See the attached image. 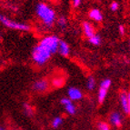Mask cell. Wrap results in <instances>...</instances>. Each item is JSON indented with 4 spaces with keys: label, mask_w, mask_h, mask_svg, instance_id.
I'll return each mask as SVG.
<instances>
[{
    "label": "cell",
    "mask_w": 130,
    "mask_h": 130,
    "mask_svg": "<svg viewBox=\"0 0 130 130\" xmlns=\"http://www.w3.org/2000/svg\"><path fill=\"white\" fill-rule=\"evenodd\" d=\"M36 14L39 20L46 27H52L56 21V15L55 10L46 3H39L36 7Z\"/></svg>",
    "instance_id": "cell-1"
},
{
    "label": "cell",
    "mask_w": 130,
    "mask_h": 130,
    "mask_svg": "<svg viewBox=\"0 0 130 130\" xmlns=\"http://www.w3.org/2000/svg\"><path fill=\"white\" fill-rule=\"evenodd\" d=\"M53 53L49 49L39 43L32 51V59L37 66H44L51 58Z\"/></svg>",
    "instance_id": "cell-2"
},
{
    "label": "cell",
    "mask_w": 130,
    "mask_h": 130,
    "mask_svg": "<svg viewBox=\"0 0 130 130\" xmlns=\"http://www.w3.org/2000/svg\"><path fill=\"white\" fill-rule=\"evenodd\" d=\"M0 21L4 26L13 29V30H18V31H29L31 29L30 26L26 24H23V23H18L15 22L12 19L6 18L4 15H0Z\"/></svg>",
    "instance_id": "cell-3"
},
{
    "label": "cell",
    "mask_w": 130,
    "mask_h": 130,
    "mask_svg": "<svg viewBox=\"0 0 130 130\" xmlns=\"http://www.w3.org/2000/svg\"><path fill=\"white\" fill-rule=\"evenodd\" d=\"M59 40L60 39L56 36H47V37H45L41 39V41L39 43L43 45L44 46H46L47 49H49L53 54L57 52V48H58V44Z\"/></svg>",
    "instance_id": "cell-4"
},
{
    "label": "cell",
    "mask_w": 130,
    "mask_h": 130,
    "mask_svg": "<svg viewBox=\"0 0 130 130\" xmlns=\"http://www.w3.org/2000/svg\"><path fill=\"white\" fill-rule=\"evenodd\" d=\"M111 85H112V81L109 78H106V79H104L102 82L100 83V87L98 94V100L99 104H102L105 101L106 95H107V91L110 88Z\"/></svg>",
    "instance_id": "cell-5"
},
{
    "label": "cell",
    "mask_w": 130,
    "mask_h": 130,
    "mask_svg": "<svg viewBox=\"0 0 130 130\" xmlns=\"http://www.w3.org/2000/svg\"><path fill=\"white\" fill-rule=\"evenodd\" d=\"M48 87H49V83L46 79H44V78L35 81L32 85V89L37 93H43L46 91Z\"/></svg>",
    "instance_id": "cell-6"
},
{
    "label": "cell",
    "mask_w": 130,
    "mask_h": 130,
    "mask_svg": "<svg viewBox=\"0 0 130 130\" xmlns=\"http://www.w3.org/2000/svg\"><path fill=\"white\" fill-rule=\"evenodd\" d=\"M67 95H68V98L71 101H76V100H79L83 98L82 92L78 88H76V87H70V88H68Z\"/></svg>",
    "instance_id": "cell-7"
},
{
    "label": "cell",
    "mask_w": 130,
    "mask_h": 130,
    "mask_svg": "<svg viewBox=\"0 0 130 130\" xmlns=\"http://www.w3.org/2000/svg\"><path fill=\"white\" fill-rule=\"evenodd\" d=\"M61 104L65 106V109L68 114L70 115H74L76 113V109L75 105L72 103V101L69 99V98H62L61 99Z\"/></svg>",
    "instance_id": "cell-8"
},
{
    "label": "cell",
    "mask_w": 130,
    "mask_h": 130,
    "mask_svg": "<svg viewBox=\"0 0 130 130\" xmlns=\"http://www.w3.org/2000/svg\"><path fill=\"white\" fill-rule=\"evenodd\" d=\"M57 52L61 55L62 56H68L70 53V47L68 44L64 40H59L58 48H57Z\"/></svg>",
    "instance_id": "cell-9"
},
{
    "label": "cell",
    "mask_w": 130,
    "mask_h": 130,
    "mask_svg": "<svg viewBox=\"0 0 130 130\" xmlns=\"http://www.w3.org/2000/svg\"><path fill=\"white\" fill-rule=\"evenodd\" d=\"M82 27H83V31H84L85 36H86L87 38L91 37L92 36H94L95 34V28H94V26H92L89 22H84L82 25Z\"/></svg>",
    "instance_id": "cell-10"
},
{
    "label": "cell",
    "mask_w": 130,
    "mask_h": 130,
    "mask_svg": "<svg viewBox=\"0 0 130 130\" xmlns=\"http://www.w3.org/2000/svg\"><path fill=\"white\" fill-rule=\"evenodd\" d=\"M88 15L92 20H94V21H95V22H101L103 19L102 13H101L100 10H98V8L91 9V10L89 11Z\"/></svg>",
    "instance_id": "cell-11"
},
{
    "label": "cell",
    "mask_w": 130,
    "mask_h": 130,
    "mask_svg": "<svg viewBox=\"0 0 130 130\" xmlns=\"http://www.w3.org/2000/svg\"><path fill=\"white\" fill-rule=\"evenodd\" d=\"M109 120H110V123L112 124L113 126H121L122 118H121V116H120L119 113H117V112L112 113L110 117H109Z\"/></svg>",
    "instance_id": "cell-12"
},
{
    "label": "cell",
    "mask_w": 130,
    "mask_h": 130,
    "mask_svg": "<svg viewBox=\"0 0 130 130\" xmlns=\"http://www.w3.org/2000/svg\"><path fill=\"white\" fill-rule=\"evenodd\" d=\"M120 103H121L122 108L126 114H128V101H127V93L122 92L120 94Z\"/></svg>",
    "instance_id": "cell-13"
},
{
    "label": "cell",
    "mask_w": 130,
    "mask_h": 130,
    "mask_svg": "<svg viewBox=\"0 0 130 130\" xmlns=\"http://www.w3.org/2000/svg\"><path fill=\"white\" fill-rule=\"evenodd\" d=\"M88 41H89V43L91 44V45H93V46H99L100 44H101V37H100V36L98 35V34H95V35L92 36L91 37H89Z\"/></svg>",
    "instance_id": "cell-14"
},
{
    "label": "cell",
    "mask_w": 130,
    "mask_h": 130,
    "mask_svg": "<svg viewBox=\"0 0 130 130\" xmlns=\"http://www.w3.org/2000/svg\"><path fill=\"white\" fill-rule=\"evenodd\" d=\"M95 87V80L93 76H89L87 80V88L90 91L94 90Z\"/></svg>",
    "instance_id": "cell-15"
},
{
    "label": "cell",
    "mask_w": 130,
    "mask_h": 130,
    "mask_svg": "<svg viewBox=\"0 0 130 130\" xmlns=\"http://www.w3.org/2000/svg\"><path fill=\"white\" fill-rule=\"evenodd\" d=\"M56 23H57V25H58L59 27L65 28L66 26H67V18H66L65 17H60L59 18H57Z\"/></svg>",
    "instance_id": "cell-16"
},
{
    "label": "cell",
    "mask_w": 130,
    "mask_h": 130,
    "mask_svg": "<svg viewBox=\"0 0 130 130\" xmlns=\"http://www.w3.org/2000/svg\"><path fill=\"white\" fill-rule=\"evenodd\" d=\"M24 110H25V113H26L27 116H33V114H34L32 106L28 104H24Z\"/></svg>",
    "instance_id": "cell-17"
},
{
    "label": "cell",
    "mask_w": 130,
    "mask_h": 130,
    "mask_svg": "<svg viewBox=\"0 0 130 130\" xmlns=\"http://www.w3.org/2000/svg\"><path fill=\"white\" fill-rule=\"evenodd\" d=\"M62 122H63V119L61 117H55L54 120L52 121V126L54 128L58 127L61 124H62Z\"/></svg>",
    "instance_id": "cell-18"
},
{
    "label": "cell",
    "mask_w": 130,
    "mask_h": 130,
    "mask_svg": "<svg viewBox=\"0 0 130 130\" xmlns=\"http://www.w3.org/2000/svg\"><path fill=\"white\" fill-rule=\"evenodd\" d=\"M63 83H64L63 79H61V78H55L54 80H53L52 84H53V86H54V87H60L61 86L63 85Z\"/></svg>",
    "instance_id": "cell-19"
},
{
    "label": "cell",
    "mask_w": 130,
    "mask_h": 130,
    "mask_svg": "<svg viewBox=\"0 0 130 130\" xmlns=\"http://www.w3.org/2000/svg\"><path fill=\"white\" fill-rule=\"evenodd\" d=\"M98 130H110L109 126L105 122H100L98 124Z\"/></svg>",
    "instance_id": "cell-20"
},
{
    "label": "cell",
    "mask_w": 130,
    "mask_h": 130,
    "mask_svg": "<svg viewBox=\"0 0 130 130\" xmlns=\"http://www.w3.org/2000/svg\"><path fill=\"white\" fill-rule=\"evenodd\" d=\"M119 8V5H118V3L117 2H113V3H111V5H110V9L112 11H117V9Z\"/></svg>",
    "instance_id": "cell-21"
},
{
    "label": "cell",
    "mask_w": 130,
    "mask_h": 130,
    "mask_svg": "<svg viewBox=\"0 0 130 130\" xmlns=\"http://www.w3.org/2000/svg\"><path fill=\"white\" fill-rule=\"evenodd\" d=\"M81 2H82V0H72V5L74 7H78Z\"/></svg>",
    "instance_id": "cell-22"
},
{
    "label": "cell",
    "mask_w": 130,
    "mask_h": 130,
    "mask_svg": "<svg viewBox=\"0 0 130 130\" xmlns=\"http://www.w3.org/2000/svg\"><path fill=\"white\" fill-rule=\"evenodd\" d=\"M118 31H119L120 35H125V32H126V29H125V26L120 25L119 27H118Z\"/></svg>",
    "instance_id": "cell-23"
},
{
    "label": "cell",
    "mask_w": 130,
    "mask_h": 130,
    "mask_svg": "<svg viewBox=\"0 0 130 130\" xmlns=\"http://www.w3.org/2000/svg\"><path fill=\"white\" fill-rule=\"evenodd\" d=\"M127 101H128V115H130V92L127 93Z\"/></svg>",
    "instance_id": "cell-24"
},
{
    "label": "cell",
    "mask_w": 130,
    "mask_h": 130,
    "mask_svg": "<svg viewBox=\"0 0 130 130\" xmlns=\"http://www.w3.org/2000/svg\"><path fill=\"white\" fill-rule=\"evenodd\" d=\"M128 48H129V56H130V41L128 43Z\"/></svg>",
    "instance_id": "cell-25"
},
{
    "label": "cell",
    "mask_w": 130,
    "mask_h": 130,
    "mask_svg": "<svg viewBox=\"0 0 130 130\" xmlns=\"http://www.w3.org/2000/svg\"><path fill=\"white\" fill-rule=\"evenodd\" d=\"M0 130H6V129H5V128L3 127V126H0Z\"/></svg>",
    "instance_id": "cell-26"
},
{
    "label": "cell",
    "mask_w": 130,
    "mask_h": 130,
    "mask_svg": "<svg viewBox=\"0 0 130 130\" xmlns=\"http://www.w3.org/2000/svg\"><path fill=\"white\" fill-rule=\"evenodd\" d=\"M13 130H17V129H13Z\"/></svg>",
    "instance_id": "cell-27"
}]
</instances>
